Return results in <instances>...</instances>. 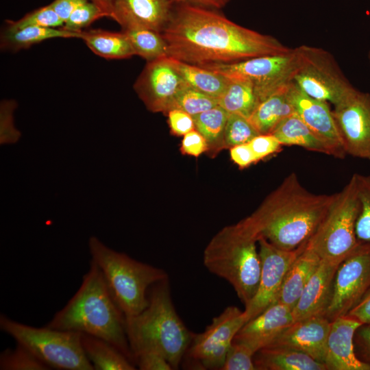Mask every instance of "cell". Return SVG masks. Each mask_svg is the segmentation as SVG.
<instances>
[{"instance_id":"cell-1","label":"cell","mask_w":370,"mask_h":370,"mask_svg":"<svg viewBox=\"0 0 370 370\" xmlns=\"http://www.w3.org/2000/svg\"><path fill=\"white\" fill-rule=\"evenodd\" d=\"M168 56L202 66L278 55L292 49L275 37L238 25L215 10L175 3L161 32Z\"/></svg>"},{"instance_id":"cell-2","label":"cell","mask_w":370,"mask_h":370,"mask_svg":"<svg viewBox=\"0 0 370 370\" xmlns=\"http://www.w3.org/2000/svg\"><path fill=\"white\" fill-rule=\"evenodd\" d=\"M334 197L309 192L292 173L256 212L238 224L257 241L264 238L280 249L294 250L312 235Z\"/></svg>"},{"instance_id":"cell-3","label":"cell","mask_w":370,"mask_h":370,"mask_svg":"<svg viewBox=\"0 0 370 370\" xmlns=\"http://www.w3.org/2000/svg\"><path fill=\"white\" fill-rule=\"evenodd\" d=\"M45 326L103 339L135 364L125 332V316L92 260L77 291Z\"/></svg>"},{"instance_id":"cell-4","label":"cell","mask_w":370,"mask_h":370,"mask_svg":"<svg viewBox=\"0 0 370 370\" xmlns=\"http://www.w3.org/2000/svg\"><path fill=\"white\" fill-rule=\"evenodd\" d=\"M149 304L140 313L125 317V332L134 359L144 352H156L177 369L194 333L185 325L174 307L169 279L148 291Z\"/></svg>"},{"instance_id":"cell-5","label":"cell","mask_w":370,"mask_h":370,"mask_svg":"<svg viewBox=\"0 0 370 370\" xmlns=\"http://www.w3.org/2000/svg\"><path fill=\"white\" fill-rule=\"evenodd\" d=\"M88 247L118 306L125 317L140 313L149 304L148 291L157 282L168 279L162 269L138 261L112 249L91 236Z\"/></svg>"},{"instance_id":"cell-6","label":"cell","mask_w":370,"mask_h":370,"mask_svg":"<svg viewBox=\"0 0 370 370\" xmlns=\"http://www.w3.org/2000/svg\"><path fill=\"white\" fill-rule=\"evenodd\" d=\"M256 242L236 224L215 236L204 254L206 269L228 282L245 306L255 295L260 276Z\"/></svg>"},{"instance_id":"cell-7","label":"cell","mask_w":370,"mask_h":370,"mask_svg":"<svg viewBox=\"0 0 370 370\" xmlns=\"http://www.w3.org/2000/svg\"><path fill=\"white\" fill-rule=\"evenodd\" d=\"M0 329L50 369L94 370L84 352L79 332L33 327L3 314L0 315Z\"/></svg>"},{"instance_id":"cell-8","label":"cell","mask_w":370,"mask_h":370,"mask_svg":"<svg viewBox=\"0 0 370 370\" xmlns=\"http://www.w3.org/2000/svg\"><path fill=\"white\" fill-rule=\"evenodd\" d=\"M357 173L335 193L325 215L307 241L321 259L344 260L359 245L356 223L359 212Z\"/></svg>"},{"instance_id":"cell-9","label":"cell","mask_w":370,"mask_h":370,"mask_svg":"<svg viewBox=\"0 0 370 370\" xmlns=\"http://www.w3.org/2000/svg\"><path fill=\"white\" fill-rule=\"evenodd\" d=\"M296 48L299 62L293 82L306 94L335 106L357 91L330 52L308 45Z\"/></svg>"},{"instance_id":"cell-10","label":"cell","mask_w":370,"mask_h":370,"mask_svg":"<svg viewBox=\"0 0 370 370\" xmlns=\"http://www.w3.org/2000/svg\"><path fill=\"white\" fill-rule=\"evenodd\" d=\"M297 48L286 53L254 57L227 64L202 65L229 79L251 85L259 103L275 90L293 80L299 66Z\"/></svg>"},{"instance_id":"cell-11","label":"cell","mask_w":370,"mask_h":370,"mask_svg":"<svg viewBox=\"0 0 370 370\" xmlns=\"http://www.w3.org/2000/svg\"><path fill=\"white\" fill-rule=\"evenodd\" d=\"M246 323L244 312L227 306L199 334H194L184 356L195 367L221 369L234 338Z\"/></svg>"},{"instance_id":"cell-12","label":"cell","mask_w":370,"mask_h":370,"mask_svg":"<svg viewBox=\"0 0 370 370\" xmlns=\"http://www.w3.org/2000/svg\"><path fill=\"white\" fill-rule=\"evenodd\" d=\"M370 290V243L360 242L338 266L325 317L332 321L347 315Z\"/></svg>"},{"instance_id":"cell-13","label":"cell","mask_w":370,"mask_h":370,"mask_svg":"<svg viewBox=\"0 0 370 370\" xmlns=\"http://www.w3.org/2000/svg\"><path fill=\"white\" fill-rule=\"evenodd\" d=\"M261 271L255 295L245 306L246 322L275 304L284 277L292 263L305 247L306 243L294 250L280 249L264 238L258 240Z\"/></svg>"},{"instance_id":"cell-14","label":"cell","mask_w":370,"mask_h":370,"mask_svg":"<svg viewBox=\"0 0 370 370\" xmlns=\"http://www.w3.org/2000/svg\"><path fill=\"white\" fill-rule=\"evenodd\" d=\"M332 112L346 153L370 160V93L357 90Z\"/></svg>"},{"instance_id":"cell-15","label":"cell","mask_w":370,"mask_h":370,"mask_svg":"<svg viewBox=\"0 0 370 370\" xmlns=\"http://www.w3.org/2000/svg\"><path fill=\"white\" fill-rule=\"evenodd\" d=\"M186 84L168 57L147 62L134 88L148 110L167 113L177 93Z\"/></svg>"},{"instance_id":"cell-16","label":"cell","mask_w":370,"mask_h":370,"mask_svg":"<svg viewBox=\"0 0 370 370\" xmlns=\"http://www.w3.org/2000/svg\"><path fill=\"white\" fill-rule=\"evenodd\" d=\"M290 96L295 112L324 144L329 155L345 158L347 153L328 103L308 95L293 82Z\"/></svg>"},{"instance_id":"cell-17","label":"cell","mask_w":370,"mask_h":370,"mask_svg":"<svg viewBox=\"0 0 370 370\" xmlns=\"http://www.w3.org/2000/svg\"><path fill=\"white\" fill-rule=\"evenodd\" d=\"M330 323L324 316L294 321L267 347L291 348L325 364Z\"/></svg>"},{"instance_id":"cell-18","label":"cell","mask_w":370,"mask_h":370,"mask_svg":"<svg viewBox=\"0 0 370 370\" xmlns=\"http://www.w3.org/2000/svg\"><path fill=\"white\" fill-rule=\"evenodd\" d=\"M174 5L173 0H114L112 18L123 30L149 29L161 33Z\"/></svg>"},{"instance_id":"cell-19","label":"cell","mask_w":370,"mask_h":370,"mask_svg":"<svg viewBox=\"0 0 370 370\" xmlns=\"http://www.w3.org/2000/svg\"><path fill=\"white\" fill-rule=\"evenodd\" d=\"M343 261L321 259L292 310L294 321L314 316L325 317L332 294L335 274Z\"/></svg>"},{"instance_id":"cell-20","label":"cell","mask_w":370,"mask_h":370,"mask_svg":"<svg viewBox=\"0 0 370 370\" xmlns=\"http://www.w3.org/2000/svg\"><path fill=\"white\" fill-rule=\"evenodd\" d=\"M325 365L327 370H370L356 355L354 338L362 324L347 315L330 321Z\"/></svg>"},{"instance_id":"cell-21","label":"cell","mask_w":370,"mask_h":370,"mask_svg":"<svg viewBox=\"0 0 370 370\" xmlns=\"http://www.w3.org/2000/svg\"><path fill=\"white\" fill-rule=\"evenodd\" d=\"M293 322L292 309L275 303L246 322L234 341L245 343L256 353L269 346Z\"/></svg>"},{"instance_id":"cell-22","label":"cell","mask_w":370,"mask_h":370,"mask_svg":"<svg viewBox=\"0 0 370 370\" xmlns=\"http://www.w3.org/2000/svg\"><path fill=\"white\" fill-rule=\"evenodd\" d=\"M321 260L320 256L306 243L304 249L284 277L276 303L284 304L293 310Z\"/></svg>"},{"instance_id":"cell-23","label":"cell","mask_w":370,"mask_h":370,"mask_svg":"<svg viewBox=\"0 0 370 370\" xmlns=\"http://www.w3.org/2000/svg\"><path fill=\"white\" fill-rule=\"evenodd\" d=\"M292 83L261 101L248 118L260 134H271L283 120L295 112L290 96Z\"/></svg>"},{"instance_id":"cell-24","label":"cell","mask_w":370,"mask_h":370,"mask_svg":"<svg viewBox=\"0 0 370 370\" xmlns=\"http://www.w3.org/2000/svg\"><path fill=\"white\" fill-rule=\"evenodd\" d=\"M257 370H327L325 364L299 351L285 347H266L254 355Z\"/></svg>"},{"instance_id":"cell-25","label":"cell","mask_w":370,"mask_h":370,"mask_svg":"<svg viewBox=\"0 0 370 370\" xmlns=\"http://www.w3.org/2000/svg\"><path fill=\"white\" fill-rule=\"evenodd\" d=\"M84 352L94 370H134L136 365L108 341L80 333Z\"/></svg>"},{"instance_id":"cell-26","label":"cell","mask_w":370,"mask_h":370,"mask_svg":"<svg viewBox=\"0 0 370 370\" xmlns=\"http://www.w3.org/2000/svg\"><path fill=\"white\" fill-rule=\"evenodd\" d=\"M79 38L96 55L106 59H125L134 56L125 33L101 29L82 31Z\"/></svg>"},{"instance_id":"cell-27","label":"cell","mask_w":370,"mask_h":370,"mask_svg":"<svg viewBox=\"0 0 370 370\" xmlns=\"http://www.w3.org/2000/svg\"><path fill=\"white\" fill-rule=\"evenodd\" d=\"M167 57L186 83L204 94L219 99L229 85L230 80L218 73L201 66Z\"/></svg>"},{"instance_id":"cell-28","label":"cell","mask_w":370,"mask_h":370,"mask_svg":"<svg viewBox=\"0 0 370 370\" xmlns=\"http://www.w3.org/2000/svg\"><path fill=\"white\" fill-rule=\"evenodd\" d=\"M80 34L81 32H70L62 27L29 26L15 30L4 29L1 34L0 45L3 50L16 52L49 39L79 38Z\"/></svg>"},{"instance_id":"cell-29","label":"cell","mask_w":370,"mask_h":370,"mask_svg":"<svg viewBox=\"0 0 370 370\" xmlns=\"http://www.w3.org/2000/svg\"><path fill=\"white\" fill-rule=\"evenodd\" d=\"M271 134L282 146L295 145L329 155L324 144L296 112L283 120Z\"/></svg>"},{"instance_id":"cell-30","label":"cell","mask_w":370,"mask_h":370,"mask_svg":"<svg viewBox=\"0 0 370 370\" xmlns=\"http://www.w3.org/2000/svg\"><path fill=\"white\" fill-rule=\"evenodd\" d=\"M230 80L224 93L218 99L219 106L229 114L249 118L259 103L254 88L245 82Z\"/></svg>"},{"instance_id":"cell-31","label":"cell","mask_w":370,"mask_h":370,"mask_svg":"<svg viewBox=\"0 0 370 370\" xmlns=\"http://www.w3.org/2000/svg\"><path fill=\"white\" fill-rule=\"evenodd\" d=\"M229 113L217 105L193 116L195 129L206 138L208 151L225 148L224 132Z\"/></svg>"},{"instance_id":"cell-32","label":"cell","mask_w":370,"mask_h":370,"mask_svg":"<svg viewBox=\"0 0 370 370\" xmlns=\"http://www.w3.org/2000/svg\"><path fill=\"white\" fill-rule=\"evenodd\" d=\"M123 31L128 38L134 55L147 62L168 56L167 44L160 32L149 29Z\"/></svg>"},{"instance_id":"cell-33","label":"cell","mask_w":370,"mask_h":370,"mask_svg":"<svg viewBox=\"0 0 370 370\" xmlns=\"http://www.w3.org/2000/svg\"><path fill=\"white\" fill-rule=\"evenodd\" d=\"M217 105L218 99L204 94L186 84L177 93L173 108L180 109L194 116Z\"/></svg>"},{"instance_id":"cell-34","label":"cell","mask_w":370,"mask_h":370,"mask_svg":"<svg viewBox=\"0 0 370 370\" xmlns=\"http://www.w3.org/2000/svg\"><path fill=\"white\" fill-rule=\"evenodd\" d=\"M357 188L360 208L356 234L359 241L370 243V174L357 173Z\"/></svg>"},{"instance_id":"cell-35","label":"cell","mask_w":370,"mask_h":370,"mask_svg":"<svg viewBox=\"0 0 370 370\" xmlns=\"http://www.w3.org/2000/svg\"><path fill=\"white\" fill-rule=\"evenodd\" d=\"M1 370H48L46 365L32 352L17 343L14 349L8 348L0 354Z\"/></svg>"},{"instance_id":"cell-36","label":"cell","mask_w":370,"mask_h":370,"mask_svg":"<svg viewBox=\"0 0 370 370\" xmlns=\"http://www.w3.org/2000/svg\"><path fill=\"white\" fill-rule=\"evenodd\" d=\"M258 134L248 118L238 114H229L224 132L225 147L247 143Z\"/></svg>"},{"instance_id":"cell-37","label":"cell","mask_w":370,"mask_h":370,"mask_svg":"<svg viewBox=\"0 0 370 370\" xmlns=\"http://www.w3.org/2000/svg\"><path fill=\"white\" fill-rule=\"evenodd\" d=\"M63 25L62 20L49 4L25 14L17 21H6L4 29L15 30L29 26L60 28Z\"/></svg>"},{"instance_id":"cell-38","label":"cell","mask_w":370,"mask_h":370,"mask_svg":"<svg viewBox=\"0 0 370 370\" xmlns=\"http://www.w3.org/2000/svg\"><path fill=\"white\" fill-rule=\"evenodd\" d=\"M108 17L97 4L88 1L77 8L64 23L62 28L73 32H80L94 21Z\"/></svg>"},{"instance_id":"cell-39","label":"cell","mask_w":370,"mask_h":370,"mask_svg":"<svg viewBox=\"0 0 370 370\" xmlns=\"http://www.w3.org/2000/svg\"><path fill=\"white\" fill-rule=\"evenodd\" d=\"M255 354L245 343L233 340L221 370H257L254 361Z\"/></svg>"},{"instance_id":"cell-40","label":"cell","mask_w":370,"mask_h":370,"mask_svg":"<svg viewBox=\"0 0 370 370\" xmlns=\"http://www.w3.org/2000/svg\"><path fill=\"white\" fill-rule=\"evenodd\" d=\"M14 100H3L0 105V143L2 145L14 143L21 136L14 122V112L16 108Z\"/></svg>"},{"instance_id":"cell-41","label":"cell","mask_w":370,"mask_h":370,"mask_svg":"<svg viewBox=\"0 0 370 370\" xmlns=\"http://www.w3.org/2000/svg\"><path fill=\"white\" fill-rule=\"evenodd\" d=\"M248 143L258 162L280 151L282 147L272 134H258Z\"/></svg>"},{"instance_id":"cell-42","label":"cell","mask_w":370,"mask_h":370,"mask_svg":"<svg viewBox=\"0 0 370 370\" xmlns=\"http://www.w3.org/2000/svg\"><path fill=\"white\" fill-rule=\"evenodd\" d=\"M168 123L174 135L184 136L195 129L193 116L177 108L167 112Z\"/></svg>"},{"instance_id":"cell-43","label":"cell","mask_w":370,"mask_h":370,"mask_svg":"<svg viewBox=\"0 0 370 370\" xmlns=\"http://www.w3.org/2000/svg\"><path fill=\"white\" fill-rule=\"evenodd\" d=\"M354 344L356 356L370 367V323H363L357 328Z\"/></svg>"},{"instance_id":"cell-44","label":"cell","mask_w":370,"mask_h":370,"mask_svg":"<svg viewBox=\"0 0 370 370\" xmlns=\"http://www.w3.org/2000/svg\"><path fill=\"white\" fill-rule=\"evenodd\" d=\"M182 153L195 157L208 151L206 138L196 129L184 136L181 145Z\"/></svg>"},{"instance_id":"cell-45","label":"cell","mask_w":370,"mask_h":370,"mask_svg":"<svg viewBox=\"0 0 370 370\" xmlns=\"http://www.w3.org/2000/svg\"><path fill=\"white\" fill-rule=\"evenodd\" d=\"M135 365L140 370H172L167 360L156 352H144L137 355L134 359Z\"/></svg>"},{"instance_id":"cell-46","label":"cell","mask_w":370,"mask_h":370,"mask_svg":"<svg viewBox=\"0 0 370 370\" xmlns=\"http://www.w3.org/2000/svg\"><path fill=\"white\" fill-rule=\"evenodd\" d=\"M230 149L231 159L241 169L248 167L258 162L248 143Z\"/></svg>"},{"instance_id":"cell-47","label":"cell","mask_w":370,"mask_h":370,"mask_svg":"<svg viewBox=\"0 0 370 370\" xmlns=\"http://www.w3.org/2000/svg\"><path fill=\"white\" fill-rule=\"evenodd\" d=\"M88 1L90 0H54L50 5L64 24L77 8Z\"/></svg>"},{"instance_id":"cell-48","label":"cell","mask_w":370,"mask_h":370,"mask_svg":"<svg viewBox=\"0 0 370 370\" xmlns=\"http://www.w3.org/2000/svg\"><path fill=\"white\" fill-rule=\"evenodd\" d=\"M347 315L358 320L362 323H370V290Z\"/></svg>"},{"instance_id":"cell-49","label":"cell","mask_w":370,"mask_h":370,"mask_svg":"<svg viewBox=\"0 0 370 370\" xmlns=\"http://www.w3.org/2000/svg\"><path fill=\"white\" fill-rule=\"evenodd\" d=\"M175 3H186L192 5L210 8L219 9L224 7L230 0H173Z\"/></svg>"},{"instance_id":"cell-50","label":"cell","mask_w":370,"mask_h":370,"mask_svg":"<svg viewBox=\"0 0 370 370\" xmlns=\"http://www.w3.org/2000/svg\"><path fill=\"white\" fill-rule=\"evenodd\" d=\"M99 5L107 14L108 16L112 17L114 0H90Z\"/></svg>"},{"instance_id":"cell-51","label":"cell","mask_w":370,"mask_h":370,"mask_svg":"<svg viewBox=\"0 0 370 370\" xmlns=\"http://www.w3.org/2000/svg\"><path fill=\"white\" fill-rule=\"evenodd\" d=\"M368 58H369V62H370V51H369V53H368Z\"/></svg>"}]
</instances>
